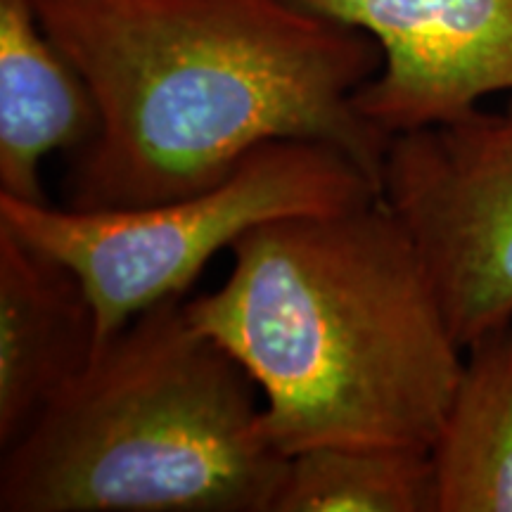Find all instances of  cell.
<instances>
[{
	"instance_id": "7a4b0ae2",
	"label": "cell",
	"mask_w": 512,
	"mask_h": 512,
	"mask_svg": "<svg viewBox=\"0 0 512 512\" xmlns=\"http://www.w3.org/2000/svg\"><path fill=\"white\" fill-rule=\"evenodd\" d=\"M192 323L238 358L287 458L323 446L432 451L465 349L382 197L256 226Z\"/></svg>"
},
{
	"instance_id": "277c9868",
	"label": "cell",
	"mask_w": 512,
	"mask_h": 512,
	"mask_svg": "<svg viewBox=\"0 0 512 512\" xmlns=\"http://www.w3.org/2000/svg\"><path fill=\"white\" fill-rule=\"evenodd\" d=\"M380 197L349 155L318 140H271L223 181L138 209L76 211L0 195V228L60 259L86 285L98 347L152 306L185 299L204 268L268 221Z\"/></svg>"
},
{
	"instance_id": "ba28073f",
	"label": "cell",
	"mask_w": 512,
	"mask_h": 512,
	"mask_svg": "<svg viewBox=\"0 0 512 512\" xmlns=\"http://www.w3.org/2000/svg\"><path fill=\"white\" fill-rule=\"evenodd\" d=\"M98 102L34 0H0V195L48 204L41 164L95 138Z\"/></svg>"
},
{
	"instance_id": "6da1fadb",
	"label": "cell",
	"mask_w": 512,
	"mask_h": 512,
	"mask_svg": "<svg viewBox=\"0 0 512 512\" xmlns=\"http://www.w3.org/2000/svg\"><path fill=\"white\" fill-rule=\"evenodd\" d=\"M98 102L64 157L62 207L138 209L219 183L271 140H318L382 190L392 136L356 93L382 64L366 31L292 0H34Z\"/></svg>"
},
{
	"instance_id": "9c48e42d",
	"label": "cell",
	"mask_w": 512,
	"mask_h": 512,
	"mask_svg": "<svg viewBox=\"0 0 512 512\" xmlns=\"http://www.w3.org/2000/svg\"><path fill=\"white\" fill-rule=\"evenodd\" d=\"M430 456L437 512H512V320L465 349Z\"/></svg>"
},
{
	"instance_id": "30bf717a",
	"label": "cell",
	"mask_w": 512,
	"mask_h": 512,
	"mask_svg": "<svg viewBox=\"0 0 512 512\" xmlns=\"http://www.w3.org/2000/svg\"><path fill=\"white\" fill-rule=\"evenodd\" d=\"M273 512H437L430 451L323 446L290 458Z\"/></svg>"
},
{
	"instance_id": "5b68a950",
	"label": "cell",
	"mask_w": 512,
	"mask_h": 512,
	"mask_svg": "<svg viewBox=\"0 0 512 512\" xmlns=\"http://www.w3.org/2000/svg\"><path fill=\"white\" fill-rule=\"evenodd\" d=\"M380 197L411 235L467 349L512 320V98L396 133Z\"/></svg>"
},
{
	"instance_id": "8992f818",
	"label": "cell",
	"mask_w": 512,
	"mask_h": 512,
	"mask_svg": "<svg viewBox=\"0 0 512 512\" xmlns=\"http://www.w3.org/2000/svg\"><path fill=\"white\" fill-rule=\"evenodd\" d=\"M366 31L382 64L356 105L387 136L444 124L512 93V0H292Z\"/></svg>"
},
{
	"instance_id": "3957f363",
	"label": "cell",
	"mask_w": 512,
	"mask_h": 512,
	"mask_svg": "<svg viewBox=\"0 0 512 512\" xmlns=\"http://www.w3.org/2000/svg\"><path fill=\"white\" fill-rule=\"evenodd\" d=\"M185 299L100 344L5 448L0 512H273L290 458L266 437L259 387Z\"/></svg>"
},
{
	"instance_id": "52a82bcc",
	"label": "cell",
	"mask_w": 512,
	"mask_h": 512,
	"mask_svg": "<svg viewBox=\"0 0 512 512\" xmlns=\"http://www.w3.org/2000/svg\"><path fill=\"white\" fill-rule=\"evenodd\" d=\"M98 351L86 285L0 228V451L15 444Z\"/></svg>"
}]
</instances>
